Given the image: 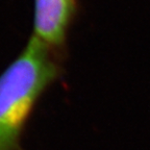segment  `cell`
<instances>
[{"label":"cell","mask_w":150,"mask_h":150,"mask_svg":"<svg viewBox=\"0 0 150 150\" xmlns=\"http://www.w3.org/2000/svg\"><path fill=\"white\" fill-rule=\"evenodd\" d=\"M54 49L31 35L0 75V150H21V137L38 100L59 76Z\"/></svg>","instance_id":"1"},{"label":"cell","mask_w":150,"mask_h":150,"mask_svg":"<svg viewBox=\"0 0 150 150\" xmlns=\"http://www.w3.org/2000/svg\"><path fill=\"white\" fill-rule=\"evenodd\" d=\"M75 12V0H35L33 35L56 50L64 45Z\"/></svg>","instance_id":"2"}]
</instances>
